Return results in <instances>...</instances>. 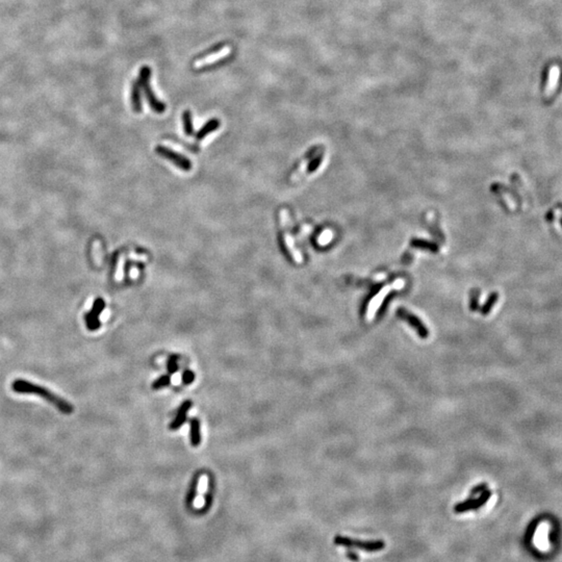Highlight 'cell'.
<instances>
[{
	"mask_svg": "<svg viewBox=\"0 0 562 562\" xmlns=\"http://www.w3.org/2000/svg\"><path fill=\"white\" fill-rule=\"evenodd\" d=\"M12 389L14 392L18 394H27V395H36L45 399L47 402L51 403L57 410L61 411L65 414H70L74 411V407L66 401L65 399L56 396L51 391L40 387L38 384L31 383L27 380L24 379H17L12 383Z\"/></svg>",
	"mask_w": 562,
	"mask_h": 562,
	"instance_id": "cell-1",
	"label": "cell"
},
{
	"mask_svg": "<svg viewBox=\"0 0 562 562\" xmlns=\"http://www.w3.org/2000/svg\"><path fill=\"white\" fill-rule=\"evenodd\" d=\"M155 151L160 156H163L166 159L170 160V162H172L174 165H176L179 169H182L184 171L192 170V163L186 156L180 155L179 153H177V152H175V151H173L169 148L163 147V146L156 147Z\"/></svg>",
	"mask_w": 562,
	"mask_h": 562,
	"instance_id": "cell-2",
	"label": "cell"
},
{
	"mask_svg": "<svg viewBox=\"0 0 562 562\" xmlns=\"http://www.w3.org/2000/svg\"><path fill=\"white\" fill-rule=\"evenodd\" d=\"M104 307H106V302H104V300L102 298H97L94 301V304H93V307H92L91 311H89L85 317L86 323H87V328L89 330L95 331V330L99 329L100 326H101V323H100V320H99V315H100V313L103 311Z\"/></svg>",
	"mask_w": 562,
	"mask_h": 562,
	"instance_id": "cell-3",
	"label": "cell"
},
{
	"mask_svg": "<svg viewBox=\"0 0 562 562\" xmlns=\"http://www.w3.org/2000/svg\"><path fill=\"white\" fill-rule=\"evenodd\" d=\"M397 314L400 319H402L405 321V322L409 323L410 326L417 332V335L420 338H427L429 336V331L427 327L423 324V322H422L417 317L407 311L405 308H399L397 311Z\"/></svg>",
	"mask_w": 562,
	"mask_h": 562,
	"instance_id": "cell-4",
	"label": "cell"
},
{
	"mask_svg": "<svg viewBox=\"0 0 562 562\" xmlns=\"http://www.w3.org/2000/svg\"><path fill=\"white\" fill-rule=\"evenodd\" d=\"M490 491L485 489L482 495H481L478 499H469L468 501H465V502H461V503L457 504L454 508L455 512L456 513H460V512H465V511H469V510H475V509H479L481 506L484 505L488 498L490 497Z\"/></svg>",
	"mask_w": 562,
	"mask_h": 562,
	"instance_id": "cell-5",
	"label": "cell"
},
{
	"mask_svg": "<svg viewBox=\"0 0 562 562\" xmlns=\"http://www.w3.org/2000/svg\"><path fill=\"white\" fill-rule=\"evenodd\" d=\"M335 544L336 545H343V546H355V547H359L363 549L364 551H380V549L384 548V543H382V541H370V543H359V541H355V540H352V539H349V538H346V537H342V536H336L335 538Z\"/></svg>",
	"mask_w": 562,
	"mask_h": 562,
	"instance_id": "cell-6",
	"label": "cell"
},
{
	"mask_svg": "<svg viewBox=\"0 0 562 562\" xmlns=\"http://www.w3.org/2000/svg\"><path fill=\"white\" fill-rule=\"evenodd\" d=\"M139 86H140V88H143L146 99H147L149 106L151 107V109L157 114L164 113L166 111V106L163 102H160L159 100L155 97V95L153 94V91L150 87V82L139 84Z\"/></svg>",
	"mask_w": 562,
	"mask_h": 562,
	"instance_id": "cell-7",
	"label": "cell"
},
{
	"mask_svg": "<svg viewBox=\"0 0 562 562\" xmlns=\"http://www.w3.org/2000/svg\"><path fill=\"white\" fill-rule=\"evenodd\" d=\"M208 486V478L206 476H202L199 479L198 488H197V496L194 501V507L197 509H201L205 504L204 495L207 491Z\"/></svg>",
	"mask_w": 562,
	"mask_h": 562,
	"instance_id": "cell-8",
	"label": "cell"
},
{
	"mask_svg": "<svg viewBox=\"0 0 562 562\" xmlns=\"http://www.w3.org/2000/svg\"><path fill=\"white\" fill-rule=\"evenodd\" d=\"M192 407V402L191 401H186V402H184L182 404V406H180V408L178 409V412L176 414V417L174 418V420L171 423L170 425V428L172 430H176L178 429L180 426H182L186 419H187V414H188V411L190 410V408Z\"/></svg>",
	"mask_w": 562,
	"mask_h": 562,
	"instance_id": "cell-9",
	"label": "cell"
},
{
	"mask_svg": "<svg viewBox=\"0 0 562 562\" xmlns=\"http://www.w3.org/2000/svg\"><path fill=\"white\" fill-rule=\"evenodd\" d=\"M228 54H229V49L228 48L221 49V51H219L217 53H214V54H212L209 56H206V57H203L201 59H198V61L195 63V67L196 68H202V67H205L207 65L214 64V63L218 62L219 59L227 56Z\"/></svg>",
	"mask_w": 562,
	"mask_h": 562,
	"instance_id": "cell-10",
	"label": "cell"
},
{
	"mask_svg": "<svg viewBox=\"0 0 562 562\" xmlns=\"http://www.w3.org/2000/svg\"><path fill=\"white\" fill-rule=\"evenodd\" d=\"M131 103L135 113L142 112V98H140V86L137 82L131 85Z\"/></svg>",
	"mask_w": 562,
	"mask_h": 562,
	"instance_id": "cell-11",
	"label": "cell"
},
{
	"mask_svg": "<svg viewBox=\"0 0 562 562\" xmlns=\"http://www.w3.org/2000/svg\"><path fill=\"white\" fill-rule=\"evenodd\" d=\"M220 127V121L218 119H212L209 120L208 122L205 123V125L200 129L197 134H196V138L197 139H202L204 138L207 134H209L210 132L217 130L218 128Z\"/></svg>",
	"mask_w": 562,
	"mask_h": 562,
	"instance_id": "cell-12",
	"label": "cell"
},
{
	"mask_svg": "<svg viewBox=\"0 0 562 562\" xmlns=\"http://www.w3.org/2000/svg\"><path fill=\"white\" fill-rule=\"evenodd\" d=\"M191 444L194 447L199 446L200 440H201V435H200V423L197 418H193L191 420Z\"/></svg>",
	"mask_w": 562,
	"mask_h": 562,
	"instance_id": "cell-13",
	"label": "cell"
},
{
	"mask_svg": "<svg viewBox=\"0 0 562 562\" xmlns=\"http://www.w3.org/2000/svg\"><path fill=\"white\" fill-rule=\"evenodd\" d=\"M183 120H184V127L185 132L187 135H192L194 133L193 128V120H192V114L190 111H186L183 114Z\"/></svg>",
	"mask_w": 562,
	"mask_h": 562,
	"instance_id": "cell-14",
	"label": "cell"
},
{
	"mask_svg": "<svg viewBox=\"0 0 562 562\" xmlns=\"http://www.w3.org/2000/svg\"><path fill=\"white\" fill-rule=\"evenodd\" d=\"M558 76H559V71L557 68H554L552 70V73H551V79L549 80V84H548V88H547V93L550 94L554 91V89L557 87V80H558Z\"/></svg>",
	"mask_w": 562,
	"mask_h": 562,
	"instance_id": "cell-15",
	"label": "cell"
},
{
	"mask_svg": "<svg viewBox=\"0 0 562 562\" xmlns=\"http://www.w3.org/2000/svg\"><path fill=\"white\" fill-rule=\"evenodd\" d=\"M171 382V378L169 375H164L162 377H159L157 380L154 381V383L152 385V388L154 390H158V389H163L165 387H168Z\"/></svg>",
	"mask_w": 562,
	"mask_h": 562,
	"instance_id": "cell-16",
	"label": "cell"
},
{
	"mask_svg": "<svg viewBox=\"0 0 562 562\" xmlns=\"http://www.w3.org/2000/svg\"><path fill=\"white\" fill-rule=\"evenodd\" d=\"M177 360H178V356L176 355H172L169 360H168V365H167V369H168V372L170 374H174L177 372L178 370V365H177Z\"/></svg>",
	"mask_w": 562,
	"mask_h": 562,
	"instance_id": "cell-17",
	"label": "cell"
},
{
	"mask_svg": "<svg viewBox=\"0 0 562 562\" xmlns=\"http://www.w3.org/2000/svg\"><path fill=\"white\" fill-rule=\"evenodd\" d=\"M496 301H497V295L494 294V295L488 299L487 302L484 304V306H483L482 308H481V312H482L483 314H487V313L491 310V307H493L494 304L496 303Z\"/></svg>",
	"mask_w": 562,
	"mask_h": 562,
	"instance_id": "cell-18",
	"label": "cell"
},
{
	"mask_svg": "<svg viewBox=\"0 0 562 562\" xmlns=\"http://www.w3.org/2000/svg\"><path fill=\"white\" fill-rule=\"evenodd\" d=\"M194 379H195V374H194V372H192V371H190V370H187V371L184 372V374H183V382H184L185 384H190V383H192L193 381H194Z\"/></svg>",
	"mask_w": 562,
	"mask_h": 562,
	"instance_id": "cell-19",
	"label": "cell"
},
{
	"mask_svg": "<svg viewBox=\"0 0 562 562\" xmlns=\"http://www.w3.org/2000/svg\"><path fill=\"white\" fill-rule=\"evenodd\" d=\"M320 164H321V159H320V157H318V158H315L314 160H312V162L309 164V166L307 167L308 172H313V171H315V170L318 169V167H319Z\"/></svg>",
	"mask_w": 562,
	"mask_h": 562,
	"instance_id": "cell-20",
	"label": "cell"
},
{
	"mask_svg": "<svg viewBox=\"0 0 562 562\" xmlns=\"http://www.w3.org/2000/svg\"><path fill=\"white\" fill-rule=\"evenodd\" d=\"M486 487H487V485H486L485 483L480 484V485H478V486H476V487H474V488L472 489L471 495L474 496V495H477V494H479V493H483V491L486 489Z\"/></svg>",
	"mask_w": 562,
	"mask_h": 562,
	"instance_id": "cell-21",
	"label": "cell"
}]
</instances>
